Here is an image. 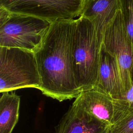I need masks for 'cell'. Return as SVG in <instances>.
<instances>
[{"label": "cell", "instance_id": "1", "mask_svg": "<svg viewBox=\"0 0 133 133\" xmlns=\"http://www.w3.org/2000/svg\"><path fill=\"white\" fill-rule=\"evenodd\" d=\"M76 19L52 22L39 49L35 52L43 94L59 101L81 93L74 75L72 44Z\"/></svg>", "mask_w": 133, "mask_h": 133}, {"label": "cell", "instance_id": "2", "mask_svg": "<svg viewBox=\"0 0 133 133\" xmlns=\"http://www.w3.org/2000/svg\"><path fill=\"white\" fill-rule=\"evenodd\" d=\"M102 45L92 23L81 16L76 19L72 60L75 77L81 92L95 86Z\"/></svg>", "mask_w": 133, "mask_h": 133}, {"label": "cell", "instance_id": "3", "mask_svg": "<svg viewBox=\"0 0 133 133\" xmlns=\"http://www.w3.org/2000/svg\"><path fill=\"white\" fill-rule=\"evenodd\" d=\"M52 23L0 8V47L18 48L35 53L42 46Z\"/></svg>", "mask_w": 133, "mask_h": 133}, {"label": "cell", "instance_id": "4", "mask_svg": "<svg viewBox=\"0 0 133 133\" xmlns=\"http://www.w3.org/2000/svg\"><path fill=\"white\" fill-rule=\"evenodd\" d=\"M41 82L35 53L0 47V92L23 88L39 89Z\"/></svg>", "mask_w": 133, "mask_h": 133}, {"label": "cell", "instance_id": "5", "mask_svg": "<svg viewBox=\"0 0 133 133\" xmlns=\"http://www.w3.org/2000/svg\"><path fill=\"white\" fill-rule=\"evenodd\" d=\"M84 0H0L9 12L31 16L54 22L79 17Z\"/></svg>", "mask_w": 133, "mask_h": 133}, {"label": "cell", "instance_id": "6", "mask_svg": "<svg viewBox=\"0 0 133 133\" xmlns=\"http://www.w3.org/2000/svg\"><path fill=\"white\" fill-rule=\"evenodd\" d=\"M102 46L117 61L122 85V96L130 89L131 85L130 72L133 62V44L126 32L120 10L107 28Z\"/></svg>", "mask_w": 133, "mask_h": 133}, {"label": "cell", "instance_id": "7", "mask_svg": "<svg viewBox=\"0 0 133 133\" xmlns=\"http://www.w3.org/2000/svg\"><path fill=\"white\" fill-rule=\"evenodd\" d=\"M111 126L72 103L55 127V133H110Z\"/></svg>", "mask_w": 133, "mask_h": 133}, {"label": "cell", "instance_id": "8", "mask_svg": "<svg viewBox=\"0 0 133 133\" xmlns=\"http://www.w3.org/2000/svg\"><path fill=\"white\" fill-rule=\"evenodd\" d=\"M73 104L110 126L114 122L118 108L116 99L94 88L82 91Z\"/></svg>", "mask_w": 133, "mask_h": 133}, {"label": "cell", "instance_id": "9", "mask_svg": "<svg viewBox=\"0 0 133 133\" xmlns=\"http://www.w3.org/2000/svg\"><path fill=\"white\" fill-rule=\"evenodd\" d=\"M120 10L119 0H84L80 16L93 24L102 44L104 33Z\"/></svg>", "mask_w": 133, "mask_h": 133}, {"label": "cell", "instance_id": "10", "mask_svg": "<svg viewBox=\"0 0 133 133\" xmlns=\"http://www.w3.org/2000/svg\"><path fill=\"white\" fill-rule=\"evenodd\" d=\"M94 89L118 99L122 95L119 70L115 58L102 46L98 75Z\"/></svg>", "mask_w": 133, "mask_h": 133}, {"label": "cell", "instance_id": "11", "mask_svg": "<svg viewBox=\"0 0 133 133\" xmlns=\"http://www.w3.org/2000/svg\"><path fill=\"white\" fill-rule=\"evenodd\" d=\"M1 94L0 133H11L19 118L20 97L12 91Z\"/></svg>", "mask_w": 133, "mask_h": 133}, {"label": "cell", "instance_id": "12", "mask_svg": "<svg viewBox=\"0 0 133 133\" xmlns=\"http://www.w3.org/2000/svg\"><path fill=\"white\" fill-rule=\"evenodd\" d=\"M118 108L110 133H133V110L124 105L117 99Z\"/></svg>", "mask_w": 133, "mask_h": 133}, {"label": "cell", "instance_id": "13", "mask_svg": "<svg viewBox=\"0 0 133 133\" xmlns=\"http://www.w3.org/2000/svg\"><path fill=\"white\" fill-rule=\"evenodd\" d=\"M119 5L125 28L133 44V0H119Z\"/></svg>", "mask_w": 133, "mask_h": 133}, {"label": "cell", "instance_id": "14", "mask_svg": "<svg viewBox=\"0 0 133 133\" xmlns=\"http://www.w3.org/2000/svg\"><path fill=\"white\" fill-rule=\"evenodd\" d=\"M131 85L130 89L123 95L118 100L125 106L133 110V62L130 72Z\"/></svg>", "mask_w": 133, "mask_h": 133}]
</instances>
